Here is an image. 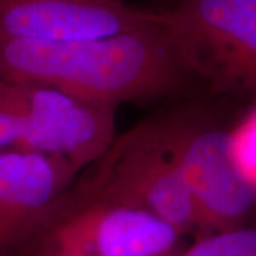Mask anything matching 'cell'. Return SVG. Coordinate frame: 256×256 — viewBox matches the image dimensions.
Here are the masks:
<instances>
[{"label":"cell","instance_id":"30bf717a","mask_svg":"<svg viewBox=\"0 0 256 256\" xmlns=\"http://www.w3.org/2000/svg\"><path fill=\"white\" fill-rule=\"evenodd\" d=\"M232 151L242 172L256 184V110L232 130Z\"/></svg>","mask_w":256,"mask_h":256},{"label":"cell","instance_id":"6da1fadb","mask_svg":"<svg viewBox=\"0 0 256 256\" xmlns=\"http://www.w3.org/2000/svg\"><path fill=\"white\" fill-rule=\"evenodd\" d=\"M190 70L161 26L92 40H2L0 82L53 87L116 108L176 88Z\"/></svg>","mask_w":256,"mask_h":256},{"label":"cell","instance_id":"5b68a950","mask_svg":"<svg viewBox=\"0 0 256 256\" xmlns=\"http://www.w3.org/2000/svg\"><path fill=\"white\" fill-rule=\"evenodd\" d=\"M164 18L190 73L214 92L256 94V0H180Z\"/></svg>","mask_w":256,"mask_h":256},{"label":"cell","instance_id":"52a82bcc","mask_svg":"<svg viewBox=\"0 0 256 256\" xmlns=\"http://www.w3.org/2000/svg\"><path fill=\"white\" fill-rule=\"evenodd\" d=\"M77 172L53 156L0 152V256L32 254Z\"/></svg>","mask_w":256,"mask_h":256},{"label":"cell","instance_id":"277c9868","mask_svg":"<svg viewBox=\"0 0 256 256\" xmlns=\"http://www.w3.org/2000/svg\"><path fill=\"white\" fill-rule=\"evenodd\" d=\"M156 122L191 196L198 236L250 224L256 214V184L235 160L232 131L188 112Z\"/></svg>","mask_w":256,"mask_h":256},{"label":"cell","instance_id":"8992f818","mask_svg":"<svg viewBox=\"0 0 256 256\" xmlns=\"http://www.w3.org/2000/svg\"><path fill=\"white\" fill-rule=\"evenodd\" d=\"M181 238L150 212L67 192L28 256H168L181 250Z\"/></svg>","mask_w":256,"mask_h":256},{"label":"cell","instance_id":"ba28073f","mask_svg":"<svg viewBox=\"0 0 256 256\" xmlns=\"http://www.w3.org/2000/svg\"><path fill=\"white\" fill-rule=\"evenodd\" d=\"M164 12L120 0H0L2 40H92L161 26Z\"/></svg>","mask_w":256,"mask_h":256},{"label":"cell","instance_id":"3957f363","mask_svg":"<svg viewBox=\"0 0 256 256\" xmlns=\"http://www.w3.org/2000/svg\"><path fill=\"white\" fill-rule=\"evenodd\" d=\"M68 195L146 210L172 225L181 235L198 232L191 196L158 122H142L116 137L110 148L92 164Z\"/></svg>","mask_w":256,"mask_h":256},{"label":"cell","instance_id":"8fae6325","mask_svg":"<svg viewBox=\"0 0 256 256\" xmlns=\"http://www.w3.org/2000/svg\"><path fill=\"white\" fill-rule=\"evenodd\" d=\"M180 254V252H178ZM178 254H174V255H168V256H178Z\"/></svg>","mask_w":256,"mask_h":256},{"label":"cell","instance_id":"9c48e42d","mask_svg":"<svg viewBox=\"0 0 256 256\" xmlns=\"http://www.w3.org/2000/svg\"><path fill=\"white\" fill-rule=\"evenodd\" d=\"M178 256H256V224L200 235Z\"/></svg>","mask_w":256,"mask_h":256},{"label":"cell","instance_id":"7a4b0ae2","mask_svg":"<svg viewBox=\"0 0 256 256\" xmlns=\"http://www.w3.org/2000/svg\"><path fill=\"white\" fill-rule=\"evenodd\" d=\"M114 114L53 87L0 82V152L53 156L80 172L116 140Z\"/></svg>","mask_w":256,"mask_h":256}]
</instances>
